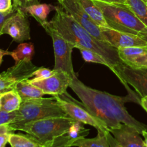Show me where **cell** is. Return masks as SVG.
Here are the masks:
<instances>
[{
  "label": "cell",
  "mask_w": 147,
  "mask_h": 147,
  "mask_svg": "<svg viewBox=\"0 0 147 147\" xmlns=\"http://www.w3.org/2000/svg\"><path fill=\"white\" fill-rule=\"evenodd\" d=\"M69 88L81 100L82 103L96 117L106 123L109 131L117 129L122 123L136 129L140 134L147 131V126L131 116L125 103L133 101L141 104V98L129 94L127 96H113L86 86L75 76Z\"/></svg>",
  "instance_id": "6da1fadb"
},
{
  "label": "cell",
  "mask_w": 147,
  "mask_h": 147,
  "mask_svg": "<svg viewBox=\"0 0 147 147\" xmlns=\"http://www.w3.org/2000/svg\"><path fill=\"white\" fill-rule=\"evenodd\" d=\"M55 16L49 23L66 40L71 43L74 48L83 47L96 52L104 57L114 69L116 66L121 63L117 49L106 42L93 37L73 17L66 12L61 6L55 7Z\"/></svg>",
  "instance_id": "7a4b0ae2"
},
{
  "label": "cell",
  "mask_w": 147,
  "mask_h": 147,
  "mask_svg": "<svg viewBox=\"0 0 147 147\" xmlns=\"http://www.w3.org/2000/svg\"><path fill=\"white\" fill-rule=\"evenodd\" d=\"M93 1L101 10L110 28L139 36L147 41V26L126 6Z\"/></svg>",
  "instance_id": "3957f363"
},
{
  "label": "cell",
  "mask_w": 147,
  "mask_h": 147,
  "mask_svg": "<svg viewBox=\"0 0 147 147\" xmlns=\"http://www.w3.org/2000/svg\"><path fill=\"white\" fill-rule=\"evenodd\" d=\"M76 121L67 116L40 119L21 125H9L14 131H22L44 145L55 138L67 134Z\"/></svg>",
  "instance_id": "277c9868"
},
{
  "label": "cell",
  "mask_w": 147,
  "mask_h": 147,
  "mask_svg": "<svg viewBox=\"0 0 147 147\" xmlns=\"http://www.w3.org/2000/svg\"><path fill=\"white\" fill-rule=\"evenodd\" d=\"M16 112L17 118L9 124L21 125L47 118L68 116L54 96L48 98H40L22 100L20 109Z\"/></svg>",
  "instance_id": "5b68a950"
},
{
  "label": "cell",
  "mask_w": 147,
  "mask_h": 147,
  "mask_svg": "<svg viewBox=\"0 0 147 147\" xmlns=\"http://www.w3.org/2000/svg\"><path fill=\"white\" fill-rule=\"evenodd\" d=\"M42 27L53 40L55 54L54 70L66 72L73 78L76 76L72 62V52L74 48L73 45L52 27L48 21Z\"/></svg>",
  "instance_id": "8992f818"
},
{
  "label": "cell",
  "mask_w": 147,
  "mask_h": 147,
  "mask_svg": "<svg viewBox=\"0 0 147 147\" xmlns=\"http://www.w3.org/2000/svg\"><path fill=\"white\" fill-rule=\"evenodd\" d=\"M53 96L68 116L84 124L93 126L97 131L110 132L104 122L96 117L82 102L80 103L72 98L67 92L62 95Z\"/></svg>",
  "instance_id": "52a82bcc"
},
{
  "label": "cell",
  "mask_w": 147,
  "mask_h": 147,
  "mask_svg": "<svg viewBox=\"0 0 147 147\" xmlns=\"http://www.w3.org/2000/svg\"><path fill=\"white\" fill-rule=\"evenodd\" d=\"M117 76L129 94L140 98L147 96V69H134L121 62L115 67Z\"/></svg>",
  "instance_id": "ba28073f"
},
{
  "label": "cell",
  "mask_w": 147,
  "mask_h": 147,
  "mask_svg": "<svg viewBox=\"0 0 147 147\" xmlns=\"http://www.w3.org/2000/svg\"><path fill=\"white\" fill-rule=\"evenodd\" d=\"M9 34L17 42L22 43L30 40V27L27 14L22 8L7 20L1 31V34Z\"/></svg>",
  "instance_id": "9c48e42d"
},
{
  "label": "cell",
  "mask_w": 147,
  "mask_h": 147,
  "mask_svg": "<svg viewBox=\"0 0 147 147\" xmlns=\"http://www.w3.org/2000/svg\"><path fill=\"white\" fill-rule=\"evenodd\" d=\"M50 77L42 80L29 79V81L36 87L41 89L45 94L57 96L67 92V88L71 83L73 77L66 72L54 70Z\"/></svg>",
  "instance_id": "30bf717a"
},
{
  "label": "cell",
  "mask_w": 147,
  "mask_h": 147,
  "mask_svg": "<svg viewBox=\"0 0 147 147\" xmlns=\"http://www.w3.org/2000/svg\"><path fill=\"white\" fill-rule=\"evenodd\" d=\"M63 9L74 18L83 28L98 40L104 41L101 29L96 25L89 17L86 11L77 0H62L59 1ZM105 42V41H104Z\"/></svg>",
  "instance_id": "8fae6325"
},
{
  "label": "cell",
  "mask_w": 147,
  "mask_h": 147,
  "mask_svg": "<svg viewBox=\"0 0 147 147\" xmlns=\"http://www.w3.org/2000/svg\"><path fill=\"white\" fill-rule=\"evenodd\" d=\"M103 40L118 50L120 47H147V41L139 36L112 28H100Z\"/></svg>",
  "instance_id": "7c38bea8"
},
{
  "label": "cell",
  "mask_w": 147,
  "mask_h": 147,
  "mask_svg": "<svg viewBox=\"0 0 147 147\" xmlns=\"http://www.w3.org/2000/svg\"><path fill=\"white\" fill-rule=\"evenodd\" d=\"M121 61L134 69H147V47H120L117 50Z\"/></svg>",
  "instance_id": "4fadbf2b"
},
{
  "label": "cell",
  "mask_w": 147,
  "mask_h": 147,
  "mask_svg": "<svg viewBox=\"0 0 147 147\" xmlns=\"http://www.w3.org/2000/svg\"><path fill=\"white\" fill-rule=\"evenodd\" d=\"M109 131L121 147H146L140 134L128 125L122 123L119 128L111 129Z\"/></svg>",
  "instance_id": "5bb4252c"
},
{
  "label": "cell",
  "mask_w": 147,
  "mask_h": 147,
  "mask_svg": "<svg viewBox=\"0 0 147 147\" xmlns=\"http://www.w3.org/2000/svg\"><path fill=\"white\" fill-rule=\"evenodd\" d=\"M37 68L38 67L31 61H22L15 63L14 66L2 72V73L16 84L18 82L28 80L33 77V73Z\"/></svg>",
  "instance_id": "9a60e30c"
},
{
  "label": "cell",
  "mask_w": 147,
  "mask_h": 147,
  "mask_svg": "<svg viewBox=\"0 0 147 147\" xmlns=\"http://www.w3.org/2000/svg\"><path fill=\"white\" fill-rule=\"evenodd\" d=\"M92 21L100 28H110L101 10L93 0H77Z\"/></svg>",
  "instance_id": "2e32d148"
},
{
  "label": "cell",
  "mask_w": 147,
  "mask_h": 147,
  "mask_svg": "<svg viewBox=\"0 0 147 147\" xmlns=\"http://www.w3.org/2000/svg\"><path fill=\"white\" fill-rule=\"evenodd\" d=\"M24 12L34 17L41 26L47 22V17L50 11L55 10L54 6L48 4H34L23 7Z\"/></svg>",
  "instance_id": "e0dca14e"
},
{
  "label": "cell",
  "mask_w": 147,
  "mask_h": 147,
  "mask_svg": "<svg viewBox=\"0 0 147 147\" xmlns=\"http://www.w3.org/2000/svg\"><path fill=\"white\" fill-rule=\"evenodd\" d=\"M14 90L18 93L22 100L40 98H42V96L45 95L44 92L40 88L32 84L29 81V79L16 83Z\"/></svg>",
  "instance_id": "ac0fdd59"
},
{
  "label": "cell",
  "mask_w": 147,
  "mask_h": 147,
  "mask_svg": "<svg viewBox=\"0 0 147 147\" xmlns=\"http://www.w3.org/2000/svg\"><path fill=\"white\" fill-rule=\"evenodd\" d=\"M103 131H98L97 136L93 139L82 137L73 141L71 146L78 147H111L108 139L107 134Z\"/></svg>",
  "instance_id": "d6986e66"
},
{
  "label": "cell",
  "mask_w": 147,
  "mask_h": 147,
  "mask_svg": "<svg viewBox=\"0 0 147 147\" xmlns=\"http://www.w3.org/2000/svg\"><path fill=\"white\" fill-rule=\"evenodd\" d=\"M21 97L14 90L1 93L0 109L4 111L11 113L18 110L21 105Z\"/></svg>",
  "instance_id": "ffe728a7"
},
{
  "label": "cell",
  "mask_w": 147,
  "mask_h": 147,
  "mask_svg": "<svg viewBox=\"0 0 147 147\" xmlns=\"http://www.w3.org/2000/svg\"><path fill=\"white\" fill-rule=\"evenodd\" d=\"M34 54V45L31 42H22L14 51L11 52L10 56L12 57L15 63L22 61H31Z\"/></svg>",
  "instance_id": "44dd1931"
},
{
  "label": "cell",
  "mask_w": 147,
  "mask_h": 147,
  "mask_svg": "<svg viewBox=\"0 0 147 147\" xmlns=\"http://www.w3.org/2000/svg\"><path fill=\"white\" fill-rule=\"evenodd\" d=\"M11 147H44V145L30 135L11 134L9 139Z\"/></svg>",
  "instance_id": "7402d4cb"
},
{
  "label": "cell",
  "mask_w": 147,
  "mask_h": 147,
  "mask_svg": "<svg viewBox=\"0 0 147 147\" xmlns=\"http://www.w3.org/2000/svg\"><path fill=\"white\" fill-rule=\"evenodd\" d=\"M79 50H80V53H81L82 57L83 60L87 63H98V64H101L103 65L109 67L110 70L114 73L115 74V69L113 67L111 64L104 57L101 55L98 54L96 52L93 51V50H88V49L83 48V47H78Z\"/></svg>",
  "instance_id": "603a6c76"
},
{
  "label": "cell",
  "mask_w": 147,
  "mask_h": 147,
  "mask_svg": "<svg viewBox=\"0 0 147 147\" xmlns=\"http://www.w3.org/2000/svg\"><path fill=\"white\" fill-rule=\"evenodd\" d=\"M126 7L147 26V4L144 0H126Z\"/></svg>",
  "instance_id": "cb8c5ba5"
},
{
  "label": "cell",
  "mask_w": 147,
  "mask_h": 147,
  "mask_svg": "<svg viewBox=\"0 0 147 147\" xmlns=\"http://www.w3.org/2000/svg\"><path fill=\"white\" fill-rule=\"evenodd\" d=\"M83 124L84 123H83L82 122L76 121L74 123L70 126L67 134L74 140L86 136L88 134L89 129H85Z\"/></svg>",
  "instance_id": "d4e9b609"
},
{
  "label": "cell",
  "mask_w": 147,
  "mask_h": 147,
  "mask_svg": "<svg viewBox=\"0 0 147 147\" xmlns=\"http://www.w3.org/2000/svg\"><path fill=\"white\" fill-rule=\"evenodd\" d=\"M74 139H71L68 135L65 134L46 143L44 147H70Z\"/></svg>",
  "instance_id": "484cf974"
},
{
  "label": "cell",
  "mask_w": 147,
  "mask_h": 147,
  "mask_svg": "<svg viewBox=\"0 0 147 147\" xmlns=\"http://www.w3.org/2000/svg\"><path fill=\"white\" fill-rule=\"evenodd\" d=\"M14 132L9 123L0 125V147H5L9 143V136Z\"/></svg>",
  "instance_id": "4316f807"
},
{
  "label": "cell",
  "mask_w": 147,
  "mask_h": 147,
  "mask_svg": "<svg viewBox=\"0 0 147 147\" xmlns=\"http://www.w3.org/2000/svg\"><path fill=\"white\" fill-rule=\"evenodd\" d=\"M15 83L7 78L2 73H0V93H3L14 90Z\"/></svg>",
  "instance_id": "83f0119b"
},
{
  "label": "cell",
  "mask_w": 147,
  "mask_h": 147,
  "mask_svg": "<svg viewBox=\"0 0 147 147\" xmlns=\"http://www.w3.org/2000/svg\"><path fill=\"white\" fill-rule=\"evenodd\" d=\"M54 69L53 70H50L46 67H38L35 71L33 73V77L34 80H42V79L47 78L50 77L54 73Z\"/></svg>",
  "instance_id": "f1b7e54d"
},
{
  "label": "cell",
  "mask_w": 147,
  "mask_h": 147,
  "mask_svg": "<svg viewBox=\"0 0 147 147\" xmlns=\"http://www.w3.org/2000/svg\"><path fill=\"white\" fill-rule=\"evenodd\" d=\"M16 118H17L16 111L8 113L0 109V125L12 123L14 121Z\"/></svg>",
  "instance_id": "f546056e"
},
{
  "label": "cell",
  "mask_w": 147,
  "mask_h": 147,
  "mask_svg": "<svg viewBox=\"0 0 147 147\" xmlns=\"http://www.w3.org/2000/svg\"><path fill=\"white\" fill-rule=\"evenodd\" d=\"M17 9L14 8V9L11 10L10 11H7V12H1L0 11V36L1 35V31L4 27V24H5L6 22L7 21L10 17L13 15L14 13L16 12Z\"/></svg>",
  "instance_id": "4dcf8cb0"
},
{
  "label": "cell",
  "mask_w": 147,
  "mask_h": 147,
  "mask_svg": "<svg viewBox=\"0 0 147 147\" xmlns=\"http://www.w3.org/2000/svg\"><path fill=\"white\" fill-rule=\"evenodd\" d=\"M14 9L12 0H0V11L7 12Z\"/></svg>",
  "instance_id": "1f68e13d"
},
{
  "label": "cell",
  "mask_w": 147,
  "mask_h": 147,
  "mask_svg": "<svg viewBox=\"0 0 147 147\" xmlns=\"http://www.w3.org/2000/svg\"><path fill=\"white\" fill-rule=\"evenodd\" d=\"M95 1H102V2L108 3V4H119V5L126 6V0H95Z\"/></svg>",
  "instance_id": "d6a6232c"
},
{
  "label": "cell",
  "mask_w": 147,
  "mask_h": 147,
  "mask_svg": "<svg viewBox=\"0 0 147 147\" xmlns=\"http://www.w3.org/2000/svg\"><path fill=\"white\" fill-rule=\"evenodd\" d=\"M107 136H108V139H109V144H110L111 147H121L119 144L117 143L116 139H114L113 135H112L110 132H109V133L107 134Z\"/></svg>",
  "instance_id": "836d02e7"
},
{
  "label": "cell",
  "mask_w": 147,
  "mask_h": 147,
  "mask_svg": "<svg viewBox=\"0 0 147 147\" xmlns=\"http://www.w3.org/2000/svg\"><path fill=\"white\" fill-rule=\"evenodd\" d=\"M22 2L23 4V7L32 5V4H38V0H22Z\"/></svg>",
  "instance_id": "e575fe53"
},
{
  "label": "cell",
  "mask_w": 147,
  "mask_h": 147,
  "mask_svg": "<svg viewBox=\"0 0 147 147\" xmlns=\"http://www.w3.org/2000/svg\"><path fill=\"white\" fill-rule=\"evenodd\" d=\"M13 1V7L14 9H17L18 8H22L23 5L21 0H12Z\"/></svg>",
  "instance_id": "d590c367"
},
{
  "label": "cell",
  "mask_w": 147,
  "mask_h": 147,
  "mask_svg": "<svg viewBox=\"0 0 147 147\" xmlns=\"http://www.w3.org/2000/svg\"><path fill=\"white\" fill-rule=\"evenodd\" d=\"M10 53H11V52H9L7 50H3L1 49H0V65L2 63L3 57L4 55H10Z\"/></svg>",
  "instance_id": "8d00e7d4"
},
{
  "label": "cell",
  "mask_w": 147,
  "mask_h": 147,
  "mask_svg": "<svg viewBox=\"0 0 147 147\" xmlns=\"http://www.w3.org/2000/svg\"><path fill=\"white\" fill-rule=\"evenodd\" d=\"M141 106L147 112V96L143 97L141 98Z\"/></svg>",
  "instance_id": "74e56055"
},
{
  "label": "cell",
  "mask_w": 147,
  "mask_h": 147,
  "mask_svg": "<svg viewBox=\"0 0 147 147\" xmlns=\"http://www.w3.org/2000/svg\"><path fill=\"white\" fill-rule=\"evenodd\" d=\"M142 134L143 135L144 138L145 145H146V147H147V131H144Z\"/></svg>",
  "instance_id": "f35d334b"
},
{
  "label": "cell",
  "mask_w": 147,
  "mask_h": 147,
  "mask_svg": "<svg viewBox=\"0 0 147 147\" xmlns=\"http://www.w3.org/2000/svg\"><path fill=\"white\" fill-rule=\"evenodd\" d=\"M1 93H0V102H1Z\"/></svg>",
  "instance_id": "ab89813d"
},
{
  "label": "cell",
  "mask_w": 147,
  "mask_h": 147,
  "mask_svg": "<svg viewBox=\"0 0 147 147\" xmlns=\"http://www.w3.org/2000/svg\"><path fill=\"white\" fill-rule=\"evenodd\" d=\"M144 1H145V2H146V4H147V0H144Z\"/></svg>",
  "instance_id": "60d3db41"
},
{
  "label": "cell",
  "mask_w": 147,
  "mask_h": 147,
  "mask_svg": "<svg viewBox=\"0 0 147 147\" xmlns=\"http://www.w3.org/2000/svg\"><path fill=\"white\" fill-rule=\"evenodd\" d=\"M57 1H58V2H59V1H62V0H57Z\"/></svg>",
  "instance_id": "b9f144b4"
},
{
  "label": "cell",
  "mask_w": 147,
  "mask_h": 147,
  "mask_svg": "<svg viewBox=\"0 0 147 147\" xmlns=\"http://www.w3.org/2000/svg\"><path fill=\"white\" fill-rule=\"evenodd\" d=\"M70 147H78V146H70Z\"/></svg>",
  "instance_id": "7bdbcfd3"
},
{
  "label": "cell",
  "mask_w": 147,
  "mask_h": 147,
  "mask_svg": "<svg viewBox=\"0 0 147 147\" xmlns=\"http://www.w3.org/2000/svg\"><path fill=\"white\" fill-rule=\"evenodd\" d=\"M21 1H22V0H21ZM22 5H23V4H22Z\"/></svg>",
  "instance_id": "ee69618b"
}]
</instances>
